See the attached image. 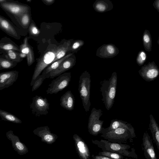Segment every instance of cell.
<instances>
[{
    "label": "cell",
    "instance_id": "2e32d148",
    "mask_svg": "<svg viewBox=\"0 0 159 159\" xmlns=\"http://www.w3.org/2000/svg\"><path fill=\"white\" fill-rule=\"evenodd\" d=\"M75 60L70 57L64 61L55 70L47 75L46 78L53 79L71 68L75 65Z\"/></svg>",
    "mask_w": 159,
    "mask_h": 159
},
{
    "label": "cell",
    "instance_id": "603a6c76",
    "mask_svg": "<svg viewBox=\"0 0 159 159\" xmlns=\"http://www.w3.org/2000/svg\"><path fill=\"white\" fill-rule=\"evenodd\" d=\"M149 129L152 134L153 141L157 149L159 150V128L158 124L152 114L150 116Z\"/></svg>",
    "mask_w": 159,
    "mask_h": 159
},
{
    "label": "cell",
    "instance_id": "52a82bcc",
    "mask_svg": "<svg viewBox=\"0 0 159 159\" xmlns=\"http://www.w3.org/2000/svg\"><path fill=\"white\" fill-rule=\"evenodd\" d=\"M70 72L63 73L53 80L46 91L47 94H56L67 87L71 80Z\"/></svg>",
    "mask_w": 159,
    "mask_h": 159
},
{
    "label": "cell",
    "instance_id": "ac0fdd59",
    "mask_svg": "<svg viewBox=\"0 0 159 159\" xmlns=\"http://www.w3.org/2000/svg\"><path fill=\"white\" fill-rule=\"evenodd\" d=\"M29 37H25L19 46L20 52L26 55V60L28 66L31 65L35 61L34 55L32 47L28 43Z\"/></svg>",
    "mask_w": 159,
    "mask_h": 159
},
{
    "label": "cell",
    "instance_id": "cb8c5ba5",
    "mask_svg": "<svg viewBox=\"0 0 159 159\" xmlns=\"http://www.w3.org/2000/svg\"><path fill=\"white\" fill-rule=\"evenodd\" d=\"M19 52L14 50H9L0 52V55L4 58L18 63L23 60L20 57L19 55Z\"/></svg>",
    "mask_w": 159,
    "mask_h": 159
},
{
    "label": "cell",
    "instance_id": "9a60e30c",
    "mask_svg": "<svg viewBox=\"0 0 159 159\" xmlns=\"http://www.w3.org/2000/svg\"><path fill=\"white\" fill-rule=\"evenodd\" d=\"M142 141L144 155L146 159H157L152 140L147 131L144 133Z\"/></svg>",
    "mask_w": 159,
    "mask_h": 159
},
{
    "label": "cell",
    "instance_id": "e575fe53",
    "mask_svg": "<svg viewBox=\"0 0 159 159\" xmlns=\"http://www.w3.org/2000/svg\"><path fill=\"white\" fill-rule=\"evenodd\" d=\"M78 148L80 152L84 153L86 152V150L84 143L82 141L79 142L77 144Z\"/></svg>",
    "mask_w": 159,
    "mask_h": 159
},
{
    "label": "cell",
    "instance_id": "f546056e",
    "mask_svg": "<svg viewBox=\"0 0 159 159\" xmlns=\"http://www.w3.org/2000/svg\"><path fill=\"white\" fill-rule=\"evenodd\" d=\"M28 31L30 37H36L39 35L40 31L36 25L32 20L28 29Z\"/></svg>",
    "mask_w": 159,
    "mask_h": 159
},
{
    "label": "cell",
    "instance_id": "ab89813d",
    "mask_svg": "<svg viewBox=\"0 0 159 159\" xmlns=\"http://www.w3.org/2000/svg\"><path fill=\"white\" fill-rule=\"evenodd\" d=\"M19 55L20 57L23 60L24 58H26V55L25 53L19 52Z\"/></svg>",
    "mask_w": 159,
    "mask_h": 159
},
{
    "label": "cell",
    "instance_id": "4dcf8cb0",
    "mask_svg": "<svg viewBox=\"0 0 159 159\" xmlns=\"http://www.w3.org/2000/svg\"><path fill=\"white\" fill-rule=\"evenodd\" d=\"M47 75L45 74H42L37 78L34 84L32 86V92L36 90L41 86L44 80L46 79Z\"/></svg>",
    "mask_w": 159,
    "mask_h": 159
},
{
    "label": "cell",
    "instance_id": "ffe728a7",
    "mask_svg": "<svg viewBox=\"0 0 159 159\" xmlns=\"http://www.w3.org/2000/svg\"><path fill=\"white\" fill-rule=\"evenodd\" d=\"M125 128L132 130H135L134 128L131 124L127 122L117 119L111 120L110 126L107 128H102L101 134H103L109 131L118 128Z\"/></svg>",
    "mask_w": 159,
    "mask_h": 159
},
{
    "label": "cell",
    "instance_id": "44dd1931",
    "mask_svg": "<svg viewBox=\"0 0 159 159\" xmlns=\"http://www.w3.org/2000/svg\"><path fill=\"white\" fill-rule=\"evenodd\" d=\"M11 50L20 52V47L10 38L6 36L2 37L0 40V52Z\"/></svg>",
    "mask_w": 159,
    "mask_h": 159
},
{
    "label": "cell",
    "instance_id": "8fae6325",
    "mask_svg": "<svg viewBox=\"0 0 159 159\" xmlns=\"http://www.w3.org/2000/svg\"><path fill=\"white\" fill-rule=\"evenodd\" d=\"M139 73L146 81L150 82L154 80L157 78L159 74V69L154 61H153L142 66L139 70Z\"/></svg>",
    "mask_w": 159,
    "mask_h": 159
},
{
    "label": "cell",
    "instance_id": "484cf974",
    "mask_svg": "<svg viewBox=\"0 0 159 159\" xmlns=\"http://www.w3.org/2000/svg\"><path fill=\"white\" fill-rule=\"evenodd\" d=\"M0 116L1 118V120L17 124L22 123L21 120L14 115L1 109H0Z\"/></svg>",
    "mask_w": 159,
    "mask_h": 159
},
{
    "label": "cell",
    "instance_id": "8992f818",
    "mask_svg": "<svg viewBox=\"0 0 159 159\" xmlns=\"http://www.w3.org/2000/svg\"><path fill=\"white\" fill-rule=\"evenodd\" d=\"M0 7L6 13L13 16H18L30 10V7L27 5L13 0L0 3Z\"/></svg>",
    "mask_w": 159,
    "mask_h": 159
},
{
    "label": "cell",
    "instance_id": "ba28073f",
    "mask_svg": "<svg viewBox=\"0 0 159 159\" xmlns=\"http://www.w3.org/2000/svg\"><path fill=\"white\" fill-rule=\"evenodd\" d=\"M0 29L17 40H19L21 36L26 35L27 32L17 27L12 22L0 15Z\"/></svg>",
    "mask_w": 159,
    "mask_h": 159
},
{
    "label": "cell",
    "instance_id": "74e56055",
    "mask_svg": "<svg viewBox=\"0 0 159 159\" xmlns=\"http://www.w3.org/2000/svg\"><path fill=\"white\" fill-rule=\"evenodd\" d=\"M42 1L45 4L48 5L52 4L53 3L54 1V0H42Z\"/></svg>",
    "mask_w": 159,
    "mask_h": 159
},
{
    "label": "cell",
    "instance_id": "4316f807",
    "mask_svg": "<svg viewBox=\"0 0 159 159\" xmlns=\"http://www.w3.org/2000/svg\"><path fill=\"white\" fill-rule=\"evenodd\" d=\"M73 53H70L64 56L62 58L52 63L49 66L43 70L42 74H45L47 75L51 71L56 69L60 65V64L66 58L70 57Z\"/></svg>",
    "mask_w": 159,
    "mask_h": 159
},
{
    "label": "cell",
    "instance_id": "6da1fadb",
    "mask_svg": "<svg viewBox=\"0 0 159 159\" xmlns=\"http://www.w3.org/2000/svg\"><path fill=\"white\" fill-rule=\"evenodd\" d=\"M96 142L102 151L114 152L125 157L136 159L138 157L134 148L128 144L112 143L102 139Z\"/></svg>",
    "mask_w": 159,
    "mask_h": 159
},
{
    "label": "cell",
    "instance_id": "b9f144b4",
    "mask_svg": "<svg viewBox=\"0 0 159 159\" xmlns=\"http://www.w3.org/2000/svg\"><path fill=\"white\" fill-rule=\"evenodd\" d=\"M32 1L31 0H27L26 2H30Z\"/></svg>",
    "mask_w": 159,
    "mask_h": 159
},
{
    "label": "cell",
    "instance_id": "3957f363",
    "mask_svg": "<svg viewBox=\"0 0 159 159\" xmlns=\"http://www.w3.org/2000/svg\"><path fill=\"white\" fill-rule=\"evenodd\" d=\"M100 136L112 143L125 144L132 141L136 135L135 130L120 128L102 134Z\"/></svg>",
    "mask_w": 159,
    "mask_h": 159
},
{
    "label": "cell",
    "instance_id": "7a4b0ae2",
    "mask_svg": "<svg viewBox=\"0 0 159 159\" xmlns=\"http://www.w3.org/2000/svg\"><path fill=\"white\" fill-rule=\"evenodd\" d=\"M117 79V73L114 72L108 80L103 82L101 87L102 100L107 110L112 107L114 102L116 91Z\"/></svg>",
    "mask_w": 159,
    "mask_h": 159
},
{
    "label": "cell",
    "instance_id": "7402d4cb",
    "mask_svg": "<svg viewBox=\"0 0 159 159\" xmlns=\"http://www.w3.org/2000/svg\"><path fill=\"white\" fill-rule=\"evenodd\" d=\"M93 7L96 11L103 13L111 10L113 5L109 0H96L94 3Z\"/></svg>",
    "mask_w": 159,
    "mask_h": 159
},
{
    "label": "cell",
    "instance_id": "f1b7e54d",
    "mask_svg": "<svg viewBox=\"0 0 159 159\" xmlns=\"http://www.w3.org/2000/svg\"><path fill=\"white\" fill-rule=\"evenodd\" d=\"M17 64L4 58L0 55V70L12 68L15 67Z\"/></svg>",
    "mask_w": 159,
    "mask_h": 159
},
{
    "label": "cell",
    "instance_id": "8d00e7d4",
    "mask_svg": "<svg viewBox=\"0 0 159 159\" xmlns=\"http://www.w3.org/2000/svg\"><path fill=\"white\" fill-rule=\"evenodd\" d=\"M153 6L159 12V0H155L153 4Z\"/></svg>",
    "mask_w": 159,
    "mask_h": 159
},
{
    "label": "cell",
    "instance_id": "7c38bea8",
    "mask_svg": "<svg viewBox=\"0 0 159 159\" xmlns=\"http://www.w3.org/2000/svg\"><path fill=\"white\" fill-rule=\"evenodd\" d=\"M12 22L19 28L26 32L31 20L30 10L18 16H13L6 13Z\"/></svg>",
    "mask_w": 159,
    "mask_h": 159
},
{
    "label": "cell",
    "instance_id": "1f68e13d",
    "mask_svg": "<svg viewBox=\"0 0 159 159\" xmlns=\"http://www.w3.org/2000/svg\"><path fill=\"white\" fill-rule=\"evenodd\" d=\"M99 155L113 159H124L125 157L120 154L114 152L105 151L101 152H99Z\"/></svg>",
    "mask_w": 159,
    "mask_h": 159
},
{
    "label": "cell",
    "instance_id": "e0dca14e",
    "mask_svg": "<svg viewBox=\"0 0 159 159\" xmlns=\"http://www.w3.org/2000/svg\"><path fill=\"white\" fill-rule=\"evenodd\" d=\"M7 139L11 141L14 150L20 155L26 154L28 152V149L25 144L21 142L19 137L14 134L13 131L9 130L6 132Z\"/></svg>",
    "mask_w": 159,
    "mask_h": 159
},
{
    "label": "cell",
    "instance_id": "30bf717a",
    "mask_svg": "<svg viewBox=\"0 0 159 159\" xmlns=\"http://www.w3.org/2000/svg\"><path fill=\"white\" fill-rule=\"evenodd\" d=\"M102 114L101 109L97 110L93 108L91 110L89 119L88 128L94 135H98L101 132L104 121L100 120L99 118Z\"/></svg>",
    "mask_w": 159,
    "mask_h": 159
},
{
    "label": "cell",
    "instance_id": "836d02e7",
    "mask_svg": "<svg viewBox=\"0 0 159 159\" xmlns=\"http://www.w3.org/2000/svg\"><path fill=\"white\" fill-rule=\"evenodd\" d=\"M84 41L82 40H77L75 42L71 47V50L74 51L77 49L78 48L83 45Z\"/></svg>",
    "mask_w": 159,
    "mask_h": 159
},
{
    "label": "cell",
    "instance_id": "4fadbf2b",
    "mask_svg": "<svg viewBox=\"0 0 159 159\" xmlns=\"http://www.w3.org/2000/svg\"><path fill=\"white\" fill-rule=\"evenodd\" d=\"M18 74L16 70L0 73V90L12 85L17 79Z\"/></svg>",
    "mask_w": 159,
    "mask_h": 159
},
{
    "label": "cell",
    "instance_id": "9c48e42d",
    "mask_svg": "<svg viewBox=\"0 0 159 159\" xmlns=\"http://www.w3.org/2000/svg\"><path fill=\"white\" fill-rule=\"evenodd\" d=\"M49 105L46 98L36 95L32 98V102L30 105V108L32 114L36 117H39L48 113Z\"/></svg>",
    "mask_w": 159,
    "mask_h": 159
},
{
    "label": "cell",
    "instance_id": "5bb4252c",
    "mask_svg": "<svg viewBox=\"0 0 159 159\" xmlns=\"http://www.w3.org/2000/svg\"><path fill=\"white\" fill-rule=\"evenodd\" d=\"M119 52L118 48L114 44H104L97 49L96 55L101 58H111L116 56Z\"/></svg>",
    "mask_w": 159,
    "mask_h": 159
},
{
    "label": "cell",
    "instance_id": "d4e9b609",
    "mask_svg": "<svg viewBox=\"0 0 159 159\" xmlns=\"http://www.w3.org/2000/svg\"><path fill=\"white\" fill-rule=\"evenodd\" d=\"M70 50H71V42L70 41L65 42L63 44L59 45L53 62L64 57L67 52Z\"/></svg>",
    "mask_w": 159,
    "mask_h": 159
},
{
    "label": "cell",
    "instance_id": "60d3db41",
    "mask_svg": "<svg viewBox=\"0 0 159 159\" xmlns=\"http://www.w3.org/2000/svg\"><path fill=\"white\" fill-rule=\"evenodd\" d=\"M8 0H0V3L6 2L8 1Z\"/></svg>",
    "mask_w": 159,
    "mask_h": 159
},
{
    "label": "cell",
    "instance_id": "f35d334b",
    "mask_svg": "<svg viewBox=\"0 0 159 159\" xmlns=\"http://www.w3.org/2000/svg\"><path fill=\"white\" fill-rule=\"evenodd\" d=\"M95 159H113L109 157L100 156H97L95 157Z\"/></svg>",
    "mask_w": 159,
    "mask_h": 159
},
{
    "label": "cell",
    "instance_id": "83f0119b",
    "mask_svg": "<svg viewBox=\"0 0 159 159\" xmlns=\"http://www.w3.org/2000/svg\"><path fill=\"white\" fill-rule=\"evenodd\" d=\"M143 42L145 49L148 52L152 51V39L149 31L145 30L143 35Z\"/></svg>",
    "mask_w": 159,
    "mask_h": 159
},
{
    "label": "cell",
    "instance_id": "d6a6232c",
    "mask_svg": "<svg viewBox=\"0 0 159 159\" xmlns=\"http://www.w3.org/2000/svg\"><path fill=\"white\" fill-rule=\"evenodd\" d=\"M147 59V54L143 50H141L138 52L136 61L138 65L139 66L143 65Z\"/></svg>",
    "mask_w": 159,
    "mask_h": 159
},
{
    "label": "cell",
    "instance_id": "5b68a950",
    "mask_svg": "<svg viewBox=\"0 0 159 159\" xmlns=\"http://www.w3.org/2000/svg\"><path fill=\"white\" fill-rule=\"evenodd\" d=\"M59 46L46 50L41 57L37 59V63L32 76L30 86H32L37 78L47 67L53 62Z\"/></svg>",
    "mask_w": 159,
    "mask_h": 159
},
{
    "label": "cell",
    "instance_id": "d6986e66",
    "mask_svg": "<svg viewBox=\"0 0 159 159\" xmlns=\"http://www.w3.org/2000/svg\"><path fill=\"white\" fill-rule=\"evenodd\" d=\"M75 98L71 91L66 92L60 98V106L68 111L74 109Z\"/></svg>",
    "mask_w": 159,
    "mask_h": 159
},
{
    "label": "cell",
    "instance_id": "d590c367",
    "mask_svg": "<svg viewBox=\"0 0 159 159\" xmlns=\"http://www.w3.org/2000/svg\"><path fill=\"white\" fill-rule=\"evenodd\" d=\"M44 139L46 141L50 142L53 140V137L51 134H47L44 136Z\"/></svg>",
    "mask_w": 159,
    "mask_h": 159
},
{
    "label": "cell",
    "instance_id": "277c9868",
    "mask_svg": "<svg viewBox=\"0 0 159 159\" xmlns=\"http://www.w3.org/2000/svg\"><path fill=\"white\" fill-rule=\"evenodd\" d=\"M91 83L90 75L88 72L85 71L80 77L78 91L83 107L86 112L89 111L91 106L90 100Z\"/></svg>",
    "mask_w": 159,
    "mask_h": 159
}]
</instances>
